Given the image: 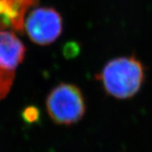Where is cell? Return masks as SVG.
I'll list each match as a JSON object with an SVG mask.
<instances>
[{
	"label": "cell",
	"instance_id": "obj_1",
	"mask_svg": "<svg viewBox=\"0 0 152 152\" xmlns=\"http://www.w3.org/2000/svg\"><path fill=\"white\" fill-rule=\"evenodd\" d=\"M96 78L109 96L126 99L140 91L144 81V68L133 55L120 57L109 61Z\"/></svg>",
	"mask_w": 152,
	"mask_h": 152
},
{
	"label": "cell",
	"instance_id": "obj_2",
	"mask_svg": "<svg viewBox=\"0 0 152 152\" xmlns=\"http://www.w3.org/2000/svg\"><path fill=\"white\" fill-rule=\"evenodd\" d=\"M48 116L58 125H72L80 121L86 110V100L78 86L61 83L51 89L46 99Z\"/></svg>",
	"mask_w": 152,
	"mask_h": 152
},
{
	"label": "cell",
	"instance_id": "obj_3",
	"mask_svg": "<svg viewBox=\"0 0 152 152\" xmlns=\"http://www.w3.org/2000/svg\"><path fill=\"white\" fill-rule=\"evenodd\" d=\"M63 20L52 7L33 10L25 20L24 31L35 44L46 46L54 43L61 34Z\"/></svg>",
	"mask_w": 152,
	"mask_h": 152
},
{
	"label": "cell",
	"instance_id": "obj_4",
	"mask_svg": "<svg viewBox=\"0 0 152 152\" xmlns=\"http://www.w3.org/2000/svg\"><path fill=\"white\" fill-rule=\"evenodd\" d=\"M38 2V0H0V31L11 28L23 33L27 11Z\"/></svg>",
	"mask_w": 152,
	"mask_h": 152
},
{
	"label": "cell",
	"instance_id": "obj_5",
	"mask_svg": "<svg viewBox=\"0 0 152 152\" xmlns=\"http://www.w3.org/2000/svg\"><path fill=\"white\" fill-rule=\"evenodd\" d=\"M26 47L11 31H0V68L14 72L23 61Z\"/></svg>",
	"mask_w": 152,
	"mask_h": 152
},
{
	"label": "cell",
	"instance_id": "obj_6",
	"mask_svg": "<svg viewBox=\"0 0 152 152\" xmlns=\"http://www.w3.org/2000/svg\"><path fill=\"white\" fill-rule=\"evenodd\" d=\"M15 78V72L0 68V101L9 94Z\"/></svg>",
	"mask_w": 152,
	"mask_h": 152
},
{
	"label": "cell",
	"instance_id": "obj_7",
	"mask_svg": "<svg viewBox=\"0 0 152 152\" xmlns=\"http://www.w3.org/2000/svg\"><path fill=\"white\" fill-rule=\"evenodd\" d=\"M39 110L34 106H28L23 112V118L27 123H34L39 119Z\"/></svg>",
	"mask_w": 152,
	"mask_h": 152
}]
</instances>
